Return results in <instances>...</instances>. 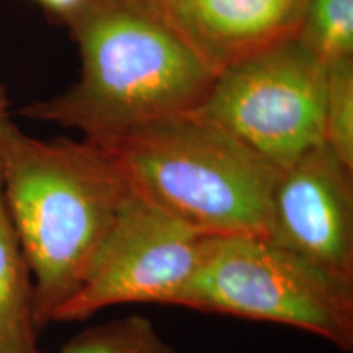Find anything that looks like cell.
Instances as JSON below:
<instances>
[{
  "label": "cell",
  "mask_w": 353,
  "mask_h": 353,
  "mask_svg": "<svg viewBox=\"0 0 353 353\" xmlns=\"http://www.w3.org/2000/svg\"><path fill=\"white\" fill-rule=\"evenodd\" d=\"M0 182L43 330L82 285L131 187L95 141L39 139L12 118L0 125Z\"/></svg>",
  "instance_id": "7a4b0ae2"
},
{
  "label": "cell",
  "mask_w": 353,
  "mask_h": 353,
  "mask_svg": "<svg viewBox=\"0 0 353 353\" xmlns=\"http://www.w3.org/2000/svg\"><path fill=\"white\" fill-rule=\"evenodd\" d=\"M131 190L208 236H268L280 170L193 113L95 141Z\"/></svg>",
  "instance_id": "3957f363"
},
{
  "label": "cell",
  "mask_w": 353,
  "mask_h": 353,
  "mask_svg": "<svg viewBox=\"0 0 353 353\" xmlns=\"http://www.w3.org/2000/svg\"><path fill=\"white\" fill-rule=\"evenodd\" d=\"M325 145L353 170V59L329 64L324 113Z\"/></svg>",
  "instance_id": "7c38bea8"
},
{
  "label": "cell",
  "mask_w": 353,
  "mask_h": 353,
  "mask_svg": "<svg viewBox=\"0 0 353 353\" xmlns=\"http://www.w3.org/2000/svg\"><path fill=\"white\" fill-rule=\"evenodd\" d=\"M329 63L301 39L224 69L193 114L283 170L325 144Z\"/></svg>",
  "instance_id": "5b68a950"
},
{
  "label": "cell",
  "mask_w": 353,
  "mask_h": 353,
  "mask_svg": "<svg viewBox=\"0 0 353 353\" xmlns=\"http://www.w3.org/2000/svg\"><path fill=\"white\" fill-rule=\"evenodd\" d=\"M267 239L353 286V170L325 144L280 170Z\"/></svg>",
  "instance_id": "52a82bcc"
},
{
  "label": "cell",
  "mask_w": 353,
  "mask_h": 353,
  "mask_svg": "<svg viewBox=\"0 0 353 353\" xmlns=\"http://www.w3.org/2000/svg\"><path fill=\"white\" fill-rule=\"evenodd\" d=\"M33 278L3 200L0 182V353H43Z\"/></svg>",
  "instance_id": "9c48e42d"
},
{
  "label": "cell",
  "mask_w": 353,
  "mask_h": 353,
  "mask_svg": "<svg viewBox=\"0 0 353 353\" xmlns=\"http://www.w3.org/2000/svg\"><path fill=\"white\" fill-rule=\"evenodd\" d=\"M10 118V97L3 83H0V125Z\"/></svg>",
  "instance_id": "5bb4252c"
},
{
  "label": "cell",
  "mask_w": 353,
  "mask_h": 353,
  "mask_svg": "<svg viewBox=\"0 0 353 353\" xmlns=\"http://www.w3.org/2000/svg\"><path fill=\"white\" fill-rule=\"evenodd\" d=\"M61 353H175L149 319L120 317L83 329L70 337Z\"/></svg>",
  "instance_id": "30bf717a"
},
{
  "label": "cell",
  "mask_w": 353,
  "mask_h": 353,
  "mask_svg": "<svg viewBox=\"0 0 353 353\" xmlns=\"http://www.w3.org/2000/svg\"><path fill=\"white\" fill-rule=\"evenodd\" d=\"M299 39L325 63L353 54V0H307Z\"/></svg>",
  "instance_id": "8fae6325"
},
{
  "label": "cell",
  "mask_w": 353,
  "mask_h": 353,
  "mask_svg": "<svg viewBox=\"0 0 353 353\" xmlns=\"http://www.w3.org/2000/svg\"><path fill=\"white\" fill-rule=\"evenodd\" d=\"M81 76L68 90L20 110L25 118L101 141L192 113L214 74L151 0H90L64 21Z\"/></svg>",
  "instance_id": "6da1fadb"
},
{
  "label": "cell",
  "mask_w": 353,
  "mask_h": 353,
  "mask_svg": "<svg viewBox=\"0 0 353 353\" xmlns=\"http://www.w3.org/2000/svg\"><path fill=\"white\" fill-rule=\"evenodd\" d=\"M214 237L185 226L131 190L82 285L54 322L85 321L121 304H172Z\"/></svg>",
  "instance_id": "8992f818"
},
{
  "label": "cell",
  "mask_w": 353,
  "mask_h": 353,
  "mask_svg": "<svg viewBox=\"0 0 353 353\" xmlns=\"http://www.w3.org/2000/svg\"><path fill=\"white\" fill-rule=\"evenodd\" d=\"M30 2L38 3L44 12H48L54 19L64 23L74 12L79 10L82 6H85L90 0H30Z\"/></svg>",
  "instance_id": "4fadbf2b"
},
{
  "label": "cell",
  "mask_w": 353,
  "mask_h": 353,
  "mask_svg": "<svg viewBox=\"0 0 353 353\" xmlns=\"http://www.w3.org/2000/svg\"><path fill=\"white\" fill-rule=\"evenodd\" d=\"M214 76L301 33L307 0H151Z\"/></svg>",
  "instance_id": "ba28073f"
},
{
  "label": "cell",
  "mask_w": 353,
  "mask_h": 353,
  "mask_svg": "<svg viewBox=\"0 0 353 353\" xmlns=\"http://www.w3.org/2000/svg\"><path fill=\"white\" fill-rule=\"evenodd\" d=\"M170 306L290 325L353 350V286L265 237H214Z\"/></svg>",
  "instance_id": "277c9868"
}]
</instances>
